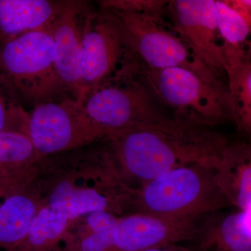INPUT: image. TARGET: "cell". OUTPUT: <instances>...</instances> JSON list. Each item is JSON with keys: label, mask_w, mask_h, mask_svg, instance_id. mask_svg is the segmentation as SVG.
Wrapping results in <instances>:
<instances>
[{"label": "cell", "mask_w": 251, "mask_h": 251, "mask_svg": "<svg viewBox=\"0 0 251 251\" xmlns=\"http://www.w3.org/2000/svg\"><path fill=\"white\" fill-rule=\"evenodd\" d=\"M87 147L41 158L27 188L42 206L72 221L96 211L122 215L130 208L133 188L122 180L108 147Z\"/></svg>", "instance_id": "obj_1"}, {"label": "cell", "mask_w": 251, "mask_h": 251, "mask_svg": "<svg viewBox=\"0 0 251 251\" xmlns=\"http://www.w3.org/2000/svg\"><path fill=\"white\" fill-rule=\"evenodd\" d=\"M207 127L166 119L135 126L104 141L108 143L122 180L129 186L131 182L140 186L188 163L217 167L232 143Z\"/></svg>", "instance_id": "obj_2"}, {"label": "cell", "mask_w": 251, "mask_h": 251, "mask_svg": "<svg viewBox=\"0 0 251 251\" xmlns=\"http://www.w3.org/2000/svg\"><path fill=\"white\" fill-rule=\"evenodd\" d=\"M220 187L216 167L191 163L133 188L130 208L169 216H203L230 206Z\"/></svg>", "instance_id": "obj_3"}, {"label": "cell", "mask_w": 251, "mask_h": 251, "mask_svg": "<svg viewBox=\"0 0 251 251\" xmlns=\"http://www.w3.org/2000/svg\"><path fill=\"white\" fill-rule=\"evenodd\" d=\"M50 27L0 44V75L21 101L25 99L39 105L52 101L59 93L55 47Z\"/></svg>", "instance_id": "obj_4"}, {"label": "cell", "mask_w": 251, "mask_h": 251, "mask_svg": "<svg viewBox=\"0 0 251 251\" xmlns=\"http://www.w3.org/2000/svg\"><path fill=\"white\" fill-rule=\"evenodd\" d=\"M102 9L116 27L126 52L138 54L150 69L184 68L208 82L219 83L211 69L190 53L179 39L163 29L158 15L111 8Z\"/></svg>", "instance_id": "obj_5"}, {"label": "cell", "mask_w": 251, "mask_h": 251, "mask_svg": "<svg viewBox=\"0 0 251 251\" xmlns=\"http://www.w3.org/2000/svg\"><path fill=\"white\" fill-rule=\"evenodd\" d=\"M130 75L128 68H123L89 92L81 103L103 132L105 140L135 126L167 119L157 112L148 92Z\"/></svg>", "instance_id": "obj_6"}, {"label": "cell", "mask_w": 251, "mask_h": 251, "mask_svg": "<svg viewBox=\"0 0 251 251\" xmlns=\"http://www.w3.org/2000/svg\"><path fill=\"white\" fill-rule=\"evenodd\" d=\"M148 77L161 99L179 109L176 118L209 126L227 118L234 120L229 92L181 67L150 69Z\"/></svg>", "instance_id": "obj_7"}, {"label": "cell", "mask_w": 251, "mask_h": 251, "mask_svg": "<svg viewBox=\"0 0 251 251\" xmlns=\"http://www.w3.org/2000/svg\"><path fill=\"white\" fill-rule=\"evenodd\" d=\"M27 134L42 158L103 141L82 104L69 98L39 104L28 114Z\"/></svg>", "instance_id": "obj_8"}, {"label": "cell", "mask_w": 251, "mask_h": 251, "mask_svg": "<svg viewBox=\"0 0 251 251\" xmlns=\"http://www.w3.org/2000/svg\"><path fill=\"white\" fill-rule=\"evenodd\" d=\"M81 99L116 74L117 64L126 50L116 27L104 13L90 11L82 28Z\"/></svg>", "instance_id": "obj_9"}, {"label": "cell", "mask_w": 251, "mask_h": 251, "mask_svg": "<svg viewBox=\"0 0 251 251\" xmlns=\"http://www.w3.org/2000/svg\"><path fill=\"white\" fill-rule=\"evenodd\" d=\"M201 216L169 217L135 212L119 217L115 251H143L193 240L197 236Z\"/></svg>", "instance_id": "obj_10"}, {"label": "cell", "mask_w": 251, "mask_h": 251, "mask_svg": "<svg viewBox=\"0 0 251 251\" xmlns=\"http://www.w3.org/2000/svg\"><path fill=\"white\" fill-rule=\"evenodd\" d=\"M90 9L85 2L64 1L62 10L50 29L55 47L56 74L59 92L80 103L82 28Z\"/></svg>", "instance_id": "obj_11"}, {"label": "cell", "mask_w": 251, "mask_h": 251, "mask_svg": "<svg viewBox=\"0 0 251 251\" xmlns=\"http://www.w3.org/2000/svg\"><path fill=\"white\" fill-rule=\"evenodd\" d=\"M171 10L176 29L193 54L213 72H227L224 46L217 41L215 1L176 0L171 3Z\"/></svg>", "instance_id": "obj_12"}, {"label": "cell", "mask_w": 251, "mask_h": 251, "mask_svg": "<svg viewBox=\"0 0 251 251\" xmlns=\"http://www.w3.org/2000/svg\"><path fill=\"white\" fill-rule=\"evenodd\" d=\"M251 210L230 214L210 213L202 223L196 239L201 251H251Z\"/></svg>", "instance_id": "obj_13"}, {"label": "cell", "mask_w": 251, "mask_h": 251, "mask_svg": "<svg viewBox=\"0 0 251 251\" xmlns=\"http://www.w3.org/2000/svg\"><path fill=\"white\" fill-rule=\"evenodd\" d=\"M64 1L0 0V44L30 31L49 27Z\"/></svg>", "instance_id": "obj_14"}, {"label": "cell", "mask_w": 251, "mask_h": 251, "mask_svg": "<svg viewBox=\"0 0 251 251\" xmlns=\"http://www.w3.org/2000/svg\"><path fill=\"white\" fill-rule=\"evenodd\" d=\"M216 169L218 183L231 205L239 210H251L250 146L244 143H231Z\"/></svg>", "instance_id": "obj_15"}, {"label": "cell", "mask_w": 251, "mask_h": 251, "mask_svg": "<svg viewBox=\"0 0 251 251\" xmlns=\"http://www.w3.org/2000/svg\"><path fill=\"white\" fill-rule=\"evenodd\" d=\"M119 217L96 211L74 220L57 251H115Z\"/></svg>", "instance_id": "obj_16"}, {"label": "cell", "mask_w": 251, "mask_h": 251, "mask_svg": "<svg viewBox=\"0 0 251 251\" xmlns=\"http://www.w3.org/2000/svg\"><path fill=\"white\" fill-rule=\"evenodd\" d=\"M41 206L40 200L27 187L3 200L0 203V251L17 250Z\"/></svg>", "instance_id": "obj_17"}, {"label": "cell", "mask_w": 251, "mask_h": 251, "mask_svg": "<svg viewBox=\"0 0 251 251\" xmlns=\"http://www.w3.org/2000/svg\"><path fill=\"white\" fill-rule=\"evenodd\" d=\"M229 78V94L238 126L250 131L251 126V67L240 49L224 45Z\"/></svg>", "instance_id": "obj_18"}, {"label": "cell", "mask_w": 251, "mask_h": 251, "mask_svg": "<svg viewBox=\"0 0 251 251\" xmlns=\"http://www.w3.org/2000/svg\"><path fill=\"white\" fill-rule=\"evenodd\" d=\"M71 223L59 211L41 206L24 242L16 251H57Z\"/></svg>", "instance_id": "obj_19"}, {"label": "cell", "mask_w": 251, "mask_h": 251, "mask_svg": "<svg viewBox=\"0 0 251 251\" xmlns=\"http://www.w3.org/2000/svg\"><path fill=\"white\" fill-rule=\"evenodd\" d=\"M41 158L25 132H0V175H16L27 171Z\"/></svg>", "instance_id": "obj_20"}, {"label": "cell", "mask_w": 251, "mask_h": 251, "mask_svg": "<svg viewBox=\"0 0 251 251\" xmlns=\"http://www.w3.org/2000/svg\"><path fill=\"white\" fill-rule=\"evenodd\" d=\"M216 21L220 35L225 44L239 49V45L247 39L250 33L251 23L242 15L232 9L227 1H215Z\"/></svg>", "instance_id": "obj_21"}, {"label": "cell", "mask_w": 251, "mask_h": 251, "mask_svg": "<svg viewBox=\"0 0 251 251\" xmlns=\"http://www.w3.org/2000/svg\"><path fill=\"white\" fill-rule=\"evenodd\" d=\"M28 114L14 89L0 75V132L15 130L27 133Z\"/></svg>", "instance_id": "obj_22"}, {"label": "cell", "mask_w": 251, "mask_h": 251, "mask_svg": "<svg viewBox=\"0 0 251 251\" xmlns=\"http://www.w3.org/2000/svg\"><path fill=\"white\" fill-rule=\"evenodd\" d=\"M37 164L27 171L12 175H0V203L13 193L25 189L35 177Z\"/></svg>", "instance_id": "obj_23"}, {"label": "cell", "mask_w": 251, "mask_h": 251, "mask_svg": "<svg viewBox=\"0 0 251 251\" xmlns=\"http://www.w3.org/2000/svg\"><path fill=\"white\" fill-rule=\"evenodd\" d=\"M164 1H133V0H111L102 1L103 8H111L119 10L138 11L158 15L163 9Z\"/></svg>", "instance_id": "obj_24"}, {"label": "cell", "mask_w": 251, "mask_h": 251, "mask_svg": "<svg viewBox=\"0 0 251 251\" xmlns=\"http://www.w3.org/2000/svg\"><path fill=\"white\" fill-rule=\"evenodd\" d=\"M228 3L227 1V4L232 8V9L235 10L237 12L239 13V14L242 15L243 17L245 18L248 22L251 23V1H229Z\"/></svg>", "instance_id": "obj_25"}, {"label": "cell", "mask_w": 251, "mask_h": 251, "mask_svg": "<svg viewBox=\"0 0 251 251\" xmlns=\"http://www.w3.org/2000/svg\"><path fill=\"white\" fill-rule=\"evenodd\" d=\"M143 251H193L190 249H186L181 246L177 244H169V245L163 246V247H158L152 248V249H148Z\"/></svg>", "instance_id": "obj_26"}]
</instances>
